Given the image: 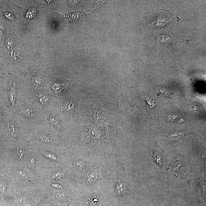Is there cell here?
I'll use <instances>...</instances> for the list:
<instances>
[{
    "mask_svg": "<svg viewBox=\"0 0 206 206\" xmlns=\"http://www.w3.org/2000/svg\"><path fill=\"white\" fill-rule=\"evenodd\" d=\"M40 99H41L40 100V102H41L42 103H44V104H45V103H47V102H48V99L47 98V97H46V96H42V97H41V98H40Z\"/></svg>",
    "mask_w": 206,
    "mask_h": 206,
    "instance_id": "8",
    "label": "cell"
},
{
    "mask_svg": "<svg viewBox=\"0 0 206 206\" xmlns=\"http://www.w3.org/2000/svg\"><path fill=\"white\" fill-rule=\"evenodd\" d=\"M32 109H30L29 108H23L22 110L23 114L25 115L26 116L28 117H31L33 116V112Z\"/></svg>",
    "mask_w": 206,
    "mask_h": 206,
    "instance_id": "3",
    "label": "cell"
},
{
    "mask_svg": "<svg viewBox=\"0 0 206 206\" xmlns=\"http://www.w3.org/2000/svg\"><path fill=\"white\" fill-rule=\"evenodd\" d=\"M172 14L165 10L152 11L146 15V19L150 25L154 28H160L165 25L171 20Z\"/></svg>",
    "mask_w": 206,
    "mask_h": 206,
    "instance_id": "1",
    "label": "cell"
},
{
    "mask_svg": "<svg viewBox=\"0 0 206 206\" xmlns=\"http://www.w3.org/2000/svg\"><path fill=\"white\" fill-rule=\"evenodd\" d=\"M5 183L4 181H0V191L1 192H4L5 189Z\"/></svg>",
    "mask_w": 206,
    "mask_h": 206,
    "instance_id": "6",
    "label": "cell"
},
{
    "mask_svg": "<svg viewBox=\"0 0 206 206\" xmlns=\"http://www.w3.org/2000/svg\"><path fill=\"white\" fill-rule=\"evenodd\" d=\"M29 167L33 170H36L35 162L34 158H31L29 159L28 162Z\"/></svg>",
    "mask_w": 206,
    "mask_h": 206,
    "instance_id": "5",
    "label": "cell"
},
{
    "mask_svg": "<svg viewBox=\"0 0 206 206\" xmlns=\"http://www.w3.org/2000/svg\"><path fill=\"white\" fill-rule=\"evenodd\" d=\"M53 154H51V153H46L45 154V156L48 157V158H52V159H56V157L55 156H53Z\"/></svg>",
    "mask_w": 206,
    "mask_h": 206,
    "instance_id": "9",
    "label": "cell"
},
{
    "mask_svg": "<svg viewBox=\"0 0 206 206\" xmlns=\"http://www.w3.org/2000/svg\"><path fill=\"white\" fill-rule=\"evenodd\" d=\"M23 153V151L22 150L20 149H18L16 150V157H17L18 158H22Z\"/></svg>",
    "mask_w": 206,
    "mask_h": 206,
    "instance_id": "7",
    "label": "cell"
},
{
    "mask_svg": "<svg viewBox=\"0 0 206 206\" xmlns=\"http://www.w3.org/2000/svg\"><path fill=\"white\" fill-rule=\"evenodd\" d=\"M6 128L8 133L12 138H15L17 136V132L15 126L12 123L10 122H7L6 123Z\"/></svg>",
    "mask_w": 206,
    "mask_h": 206,
    "instance_id": "2",
    "label": "cell"
},
{
    "mask_svg": "<svg viewBox=\"0 0 206 206\" xmlns=\"http://www.w3.org/2000/svg\"><path fill=\"white\" fill-rule=\"evenodd\" d=\"M52 186L54 187V188H59V189L62 188L61 185H60L58 184H52Z\"/></svg>",
    "mask_w": 206,
    "mask_h": 206,
    "instance_id": "10",
    "label": "cell"
},
{
    "mask_svg": "<svg viewBox=\"0 0 206 206\" xmlns=\"http://www.w3.org/2000/svg\"><path fill=\"white\" fill-rule=\"evenodd\" d=\"M40 139L43 142L45 143H51L52 141V138L48 135H42L40 136Z\"/></svg>",
    "mask_w": 206,
    "mask_h": 206,
    "instance_id": "4",
    "label": "cell"
}]
</instances>
